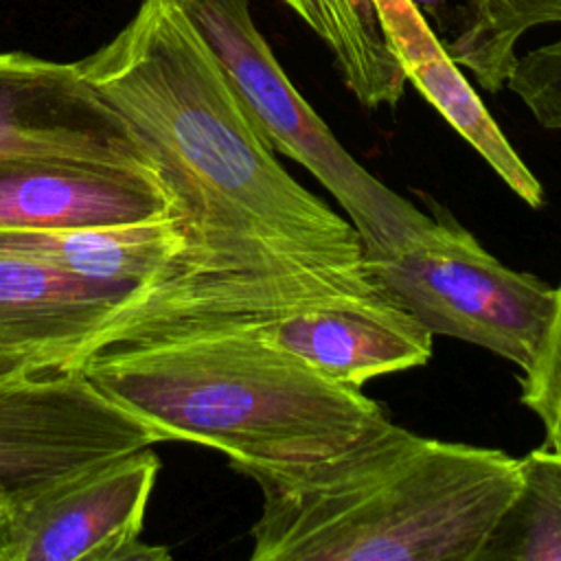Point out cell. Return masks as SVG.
Wrapping results in <instances>:
<instances>
[{
    "label": "cell",
    "instance_id": "17",
    "mask_svg": "<svg viewBox=\"0 0 561 561\" xmlns=\"http://www.w3.org/2000/svg\"><path fill=\"white\" fill-rule=\"evenodd\" d=\"M550 329L533 357L522 368V403L537 414L546 432V447L561 454V280Z\"/></svg>",
    "mask_w": 561,
    "mask_h": 561
},
{
    "label": "cell",
    "instance_id": "19",
    "mask_svg": "<svg viewBox=\"0 0 561 561\" xmlns=\"http://www.w3.org/2000/svg\"><path fill=\"white\" fill-rule=\"evenodd\" d=\"M0 508H2V506H0Z\"/></svg>",
    "mask_w": 561,
    "mask_h": 561
},
{
    "label": "cell",
    "instance_id": "2",
    "mask_svg": "<svg viewBox=\"0 0 561 561\" xmlns=\"http://www.w3.org/2000/svg\"><path fill=\"white\" fill-rule=\"evenodd\" d=\"M230 467L263 495L252 561H478L519 480L506 451L388 419L313 462Z\"/></svg>",
    "mask_w": 561,
    "mask_h": 561
},
{
    "label": "cell",
    "instance_id": "16",
    "mask_svg": "<svg viewBox=\"0 0 561 561\" xmlns=\"http://www.w3.org/2000/svg\"><path fill=\"white\" fill-rule=\"evenodd\" d=\"M517 469L478 561H561V454L543 445L517 458Z\"/></svg>",
    "mask_w": 561,
    "mask_h": 561
},
{
    "label": "cell",
    "instance_id": "6",
    "mask_svg": "<svg viewBox=\"0 0 561 561\" xmlns=\"http://www.w3.org/2000/svg\"><path fill=\"white\" fill-rule=\"evenodd\" d=\"M162 436L99 392L83 370L0 377V506Z\"/></svg>",
    "mask_w": 561,
    "mask_h": 561
},
{
    "label": "cell",
    "instance_id": "13",
    "mask_svg": "<svg viewBox=\"0 0 561 561\" xmlns=\"http://www.w3.org/2000/svg\"><path fill=\"white\" fill-rule=\"evenodd\" d=\"M0 250L85 278L136 287L140 298L180 276L186 234L175 215H164L125 226L0 230Z\"/></svg>",
    "mask_w": 561,
    "mask_h": 561
},
{
    "label": "cell",
    "instance_id": "8",
    "mask_svg": "<svg viewBox=\"0 0 561 561\" xmlns=\"http://www.w3.org/2000/svg\"><path fill=\"white\" fill-rule=\"evenodd\" d=\"M11 160H66L158 178L136 134L77 64L15 50L0 53V162Z\"/></svg>",
    "mask_w": 561,
    "mask_h": 561
},
{
    "label": "cell",
    "instance_id": "3",
    "mask_svg": "<svg viewBox=\"0 0 561 561\" xmlns=\"http://www.w3.org/2000/svg\"><path fill=\"white\" fill-rule=\"evenodd\" d=\"M263 324L142 337L90 355L79 370L162 443L215 447L230 465L313 462L388 419L359 388L274 344Z\"/></svg>",
    "mask_w": 561,
    "mask_h": 561
},
{
    "label": "cell",
    "instance_id": "12",
    "mask_svg": "<svg viewBox=\"0 0 561 561\" xmlns=\"http://www.w3.org/2000/svg\"><path fill=\"white\" fill-rule=\"evenodd\" d=\"M386 44L423 99L482 156L500 180L528 206L543 204L537 175L511 147L460 66L440 46L412 0H373Z\"/></svg>",
    "mask_w": 561,
    "mask_h": 561
},
{
    "label": "cell",
    "instance_id": "1",
    "mask_svg": "<svg viewBox=\"0 0 561 561\" xmlns=\"http://www.w3.org/2000/svg\"><path fill=\"white\" fill-rule=\"evenodd\" d=\"M77 68L149 153L186 234L180 276L134 298L105 344L381 296L353 224L280 167L178 0H142Z\"/></svg>",
    "mask_w": 561,
    "mask_h": 561
},
{
    "label": "cell",
    "instance_id": "15",
    "mask_svg": "<svg viewBox=\"0 0 561 561\" xmlns=\"http://www.w3.org/2000/svg\"><path fill=\"white\" fill-rule=\"evenodd\" d=\"M333 53L346 88L366 107L397 105L405 75L390 53L373 0H283Z\"/></svg>",
    "mask_w": 561,
    "mask_h": 561
},
{
    "label": "cell",
    "instance_id": "5",
    "mask_svg": "<svg viewBox=\"0 0 561 561\" xmlns=\"http://www.w3.org/2000/svg\"><path fill=\"white\" fill-rule=\"evenodd\" d=\"M215 55L226 81L267 147L307 169L342 206L364 252L381 250L430 221L366 171L294 88L254 26L248 0H178Z\"/></svg>",
    "mask_w": 561,
    "mask_h": 561
},
{
    "label": "cell",
    "instance_id": "10",
    "mask_svg": "<svg viewBox=\"0 0 561 561\" xmlns=\"http://www.w3.org/2000/svg\"><path fill=\"white\" fill-rule=\"evenodd\" d=\"M263 331L324 379L359 390L375 377L427 364L434 346L419 320L381 296L302 307Z\"/></svg>",
    "mask_w": 561,
    "mask_h": 561
},
{
    "label": "cell",
    "instance_id": "4",
    "mask_svg": "<svg viewBox=\"0 0 561 561\" xmlns=\"http://www.w3.org/2000/svg\"><path fill=\"white\" fill-rule=\"evenodd\" d=\"M364 270L432 335L482 346L519 368L537 355L559 298L557 285L506 267L447 213L364 252Z\"/></svg>",
    "mask_w": 561,
    "mask_h": 561
},
{
    "label": "cell",
    "instance_id": "7",
    "mask_svg": "<svg viewBox=\"0 0 561 561\" xmlns=\"http://www.w3.org/2000/svg\"><path fill=\"white\" fill-rule=\"evenodd\" d=\"M160 460L140 447L0 508V561H167L140 539Z\"/></svg>",
    "mask_w": 561,
    "mask_h": 561
},
{
    "label": "cell",
    "instance_id": "14",
    "mask_svg": "<svg viewBox=\"0 0 561 561\" xmlns=\"http://www.w3.org/2000/svg\"><path fill=\"white\" fill-rule=\"evenodd\" d=\"M447 55L486 92H500L517 61V42L561 22V0H412Z\"/></svg>",
    "mask_w": 561,
    "mask_h": 561
},
{
    "label": "cell",
    "instance_id": "9",
    "mask_svg": "<svg viewBox=\"0 0 561 561\" xmlns=\"http://www.w3.org/2000/svg\"><path fill=\"white\" fill-rule=\"evenodd\" d=\"M136 294L0 250V377L77 368Z\"/></svg>",
    "mask_w": 561,
    "mask_h": 561
},
{
    "label": "cell",
    "instance_id": "11",
    "mask_svg": "<svg viewBox=\"0 0 561 561\" xmlns=\"http://www.w3.org/2000/svg\"><path fill=\"white\" fill-rule=\"evenodd\" d=\"M175 215L158 178L66 160L0 162V230H68Z\"/></svg>",
    "mask_w": 561,
    "mask_h": 561
},
{
    "label": "cell",
    "instance_id": "18",
    "mask_svg": "<svg viewBox=\"0 0 561 561\" xmlns=\"http://www.w3.org/2000/svg\"><path fill=\"white\" fill-rule=\"evenodd\" d=\"M537 123L561 131V39L517 57L506 81Z\"/></svg>",
    "mask_w": 561,
    "mask_h": 561
}]
</instances>
